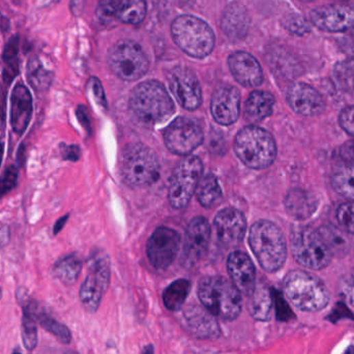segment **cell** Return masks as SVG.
I'll use <instances>...</instances> for the list:
<instances>
[{
    "label": "cell",
    "instance_id": "680465c9",
    "mask_svg": "<svg viewBox=\"0 0 354 354\" xmlns=\"http://www.w3.org/2000/svg\"><path fill=\"white\" fill-rule=\"evenodd\" d=\"M1 296H3V289L0 287V299H1Z\"/></svg>",
    "mask_w": 354,
    "mask_h": 354
},
{
    "label": "cell",
    "instance_id": "11a10c76",
    "mask_svg": "<svg viewBox=\"0 0 354 354\" xmlns=\"http://www.w3.org/2000/svg\"><path fill=\"white\" fill-rule=\"evenodd\" d=\"M344 354H354V346H350Z\"/></svg>",
    "mask_w": 354,
    "mask_h": 354
},
{
    "label": "cell",
    "instance_id": "681fc988",
    "mask_svg": "<svg viewBox=\"0 0 354 354\" xmlns=\"http://www.w3.org/2000/svg\"><path fill=\"white\" fill-rule=\"evenodd\" d=\"M349 315H351V312L348 309V307H344L343 311H340V303H337L335 309H333V314H331V320H338V319H341L342 317H348Z\"/></svg>",
    "mask_w": 354,
    "mask_h": 354
},
{
    "label": "cell",
    "instance_id": "ffe728a7",
    "mask_svg": "<svg viewBox=\"0 0 354 354\" xmlns=\"http://www.w3.org/2000/svg\"><path fill=\"white\" fill-rule=\"evenodd\" d=\"M186 329L200 340H216L220 336V325L216 316L199 305H191L183 309Z\"/></svg>",
    "mask_w": 354,
    "mask_h": 354
},
{
    "label": "cell",
    "instance_id": "277c9868",
    "mask_svg": "<svg viewBox=\"0 0 354 354\" xmlns=\"http://www.w3.org/2000/svg\"><path fill=\"white\" fill-rule=\"evenodd\" d=\"M283 288L289 301L303 312H318L327 307L331 299L325 283L305 270L288 273L283 282Z\"/></svg>",
    "mask_w": 354,
    "mask_h": 354
},
{
    "label": "cell",
    "instance_id": "6125c7cd",
    "mask_svg": "<svg viewBox=\"0 0 354 354\" xmlns=\"http://www.w3.org/2000/svg\"><path fill=\"white\" fill-rule=\"evenodd\" d=\"M351 276L353 277V278H354V268H353V270H352Z\"/></svg>",
    "mask_w": 354,
    "mask_h": 354
},
{
    "label": "cell",
    "instance_id": "83f0119b",
    "mask_svg": "<svg viewBox=\"0 0 354 354\" xmlns=\"http://www.w3.org/2000/svg\"><path fill=\"white\" fill-rule=\"evenodd\" d=\"M275 97L265 90L251 92L244 104V117L251 123H259L268 118L274 111Z\"/></svg>",
    "mask_w": 354,
    "mask_h": 354
},
{
    "label": "cell",
    "instance_id": "e575fe53",
    "mask_svg": "<svg viewBox=\"0 0 354 354\" xmlns=\"http://www.w3.org/2000/svg\"><path fill=\"white\" fill-rule=\"evenodd\" d=\"M147 5L145 0H125L117 14L121 22L131 25L140 24L147 17Z\"/></svg>",
    "mask_w": 354,
    "mask_h": 354
},
{
    "label": "cell",
    "instance_id": "1f68e13d",
    "mask_svg": "<svg viewBox=\"0 0 354 354\" xmlns=\"http://www.w3.org/2000/svg\"><path fill=\"white\" fill-rule=\"evenodd\" d=\"M198 201L203 207H214L222 197V190L218 179L212 173L206 174L200 179L196 189Z\"/></svg>",
    "mask_w": 354,
    "mask_h": 354
},
{
    "label": "cell",
    "instance_id": "7a4b0ae2",
    "mask_svg": "<svg viewBox=\"0 0 354 354\" xmlns=\"http://www.w3.org/2000/svg\"><path fill=\"white\" fill-rule=\"evenodd\" d=\"M249 242L261 268L276 273L284 266L287 259V242L280 228L270 220H260L253 224Z\"/></svg>",
    "mask_w": 354,
    "mask_h": 354
},
{
    "label": "cell",
    "instance_id": "836d02e7",
    "mask_svg": "<svg viewBox=\"0 0 354 354\" xmlns=\"http://www.w3.org/2000/svg\"><path fill=\"white\" fill-rule=\"evenodd\" d=\"M331 185L340 196L354 201V167L347 166L336 171L331 176Z\"/></svg>",
    "mask_w": 354,
    "mask_h": 354
},
{
    "label": "cell",
    "instance_id": "ee69618b",
    "mask_svg": "<svg viewBox=\"0 0 354 354\" xmlns=\"http://www.w3.org/2000/svg\"><path fill=\"white\" fill-rule=\"evenodd\" d=\"M339 123L347 134L354 137V106L346 107L341 111Z\"/></svg>",
    "mask_w": 354,
    "mask_h": 354
},
{
    "label": "cell",
    "instance_id": "9c48e42d",
    "mask_svg": "<svg viewBox=\"0 0 354 354\" xmlns=\"http://www.w3.org/2000/svg\"><path fill=\"white\" fill-rule=\"evenodd\" d=\"M111 72L121 80L136 81L149 68V60L138 42L123 40L112 46L108 53Z\"/></svg>",
    "mask_w": 354,
    "mask_h": 354
},
{
    "label": "cell",
    "instance_id": "4316f807",
    "mask_svg": "<svg viewBox=\"0 0 354 354\" xmlns=\"http://www.w3.org/2000/svg\"><path fill=\"white\" fill-rule=\"evenodd\" d=\"M273 307V289L265 284H256L252 294L249 296L248 311L251 316L255 320L266 323L272 318Z\"/></svg>",
    "mask_w": 354,
    "mask_h": 354
},
{
    "label": "cell",
    "instance_id": "7dc6e473",
    "mask_svg": "<svg viewBox=\"0 0 354 354\" xmlns=\"http://www.w3.org/2000/svg\"><path fill=\"white\" fill-rule=\"evenodd\" d=\"M60 149L62 159L66 160V161L77 162L80 159V149L77 145H66L62 143Z\"/></svg>",
    "mask_w": 354,
    "mask_h": 354
},
{
    "label": "cell",
    "instance_id": "6da1fadb",
    "mask_svg": "<svg viewBox=\"0 0 354 354\" xmlns=\"http://www.w3.org/2000/svg\"><path fill=\"white\" fill-rule=\"evenodd\" d=\"M129 106L139 121L147 125L167 121L175 111V105L161 82L149 80L137 85L129 94Z\"/></svg>",
    "mask_w": 354,
    "mask_h": 354
},
{
    "label": "cell",
    "instance_id": "4dcf8cb0",
    "mask_svg": "<svg viewBox=\"0 0 354 354\" xmlns=\"http://www.w3.org/2000/svg\"><path fill=\"white\" fill-rule=\"evenodd\" d=\"M191 290V282L186 279L174 281L164 290L163 303L166 309L176 312L183 307L188 295Z\"/></svg>",
    "mask_w": 354,
    "mask_h": 354
},
{
    "label": "cell",
    "instance_id": "91938a15",
    "mask_svg": "<svg viewBox=\"0 0 354 354\" xmlns=\"http://www.w3.org/2000/svg\"><path fill=\"white\" fill-rule=\"evenodd\" d=\"M12 354H22L21 352H19V351H15V352H13V353Z\"/></svg>",
    "mask_w": 354,
    "mask_h": 354
},
{
    "label": "cell",
    "instance_id": "30bf717a",
    "mask_svg": "<svg viewBox=\"0 0 354 354\" xmlns=\"http://www.w3.org/2000/svg\"><path fill=\"white\" fill-rule=\"evenodd\" d=\"M203 164L195 155H188L179 162L170 179L168 200L174 210H183L191 201L202 177Z\"/></svg>",
    "mask_w": 354,
    "mask_h": 354
},
{
    "label": "cell",
    "instance_id": "f546056e",
    "mask_svg": "<svg viewBox=\"0 0 354 354\" xmlns=\"http://www.w3.org/2000/svg\"><path fill=\"white\" fill-rule=\"evenodd\" d=\"M83 263L77 254L66 255L54 265L53 275L66 286H72L78 280Z\"/></svg>",
    "mask_w": 354,
    "mask_h": 354
},
{
    "label": "cell",
    "instance_id": "c3c4849f",
    "mask_svg": "<svg viewBox=\"0 0 354 354\" xmlns=\"http://www.w3.org/2000/svg\"><path fill=\"white\" fill-rule=\"evenodd\" d=\"M77 118H78L79 123L80 125L84 127L85 131H90V116H88V112H87V109L85 108L84 106H79L76 110Z\"/></svg>",
    "mask_w": 354,
    "mask_h": 354
},
{
    "label": "cell",
    "instance_id": "484cf974",
    "mask_svg": "<svg viewBox=\"0 0 354 354\" xmlns=\"http://www.w3.org/2000/svg\"><path fill=\"white\" fill-rule=\"evenodd\" d=\"M16 296H17L18 303L21 305L22 307V341H23L24 347L26 348V350L31 352L38 346V325L34 313H32L31 307L28 303L29 296H28L25 288H18Z\"/></svg>",
    "mask_w": 354,
    "mask_h": 354
},
{
    "label": "cell",
    "instance_id": "d6986e66",
    "mask_svg": "<svg viewBox=\"0 0 354 354\" xmlns=\"http://www.w3.org/2000/svg\"><path fill=\"white\" fill-rule=\"evenodd\" d=\"M286 99L290 108L301 116H315L325 108V99L320 92L307 83L291 85L287 90Z\"/></svg>",
    "mask_w": 354,
    "mask_h": 354
},
{
    "label": "cell",
    "instance_id": "52a82bcc",
    "mask_svg": "<svg viewBox=\"0 0 354 354\" xmlns=\"http://www.w3.org/2000/svg\"><path fill=\"white\" fill-rule=\"evenodd\" d=\"M293 258L303 268L321 270L329 266L333 252L319 229L309 226L293 228L290 236Z\"/></svg>",
    "mask_w": 354,
    "mask_h": 354
},
{
    "label": "cell",
    "instance_id": "8992f818",
    "mask_svg": "<svg viewBox=\"0 0 354 354\" xmlns=\"http://www.w3.org/2000/svg\"><path fill=\"white\" fill-rule=\"evenodd\" d=\"M171 36L175 45L191 58L202 60L210 55L216 36L210 25L200 18L181 15L171 24Z\"/></svg>",
    "mask_w": 354,
    "mask_h": 354
},
{
    "label": "cell",
    "instance_id": "cb8c5ba5",
    "mask_svg": "<svg viewBox=\"0 0 354 354\" xmlns=\"http://www.w3.org/2000/svg\"><path fill=\"white\" fill-rule=\"evenodd\" d=\"M251 19L248 11L240 3L228 5L220 18L222 31L232 42H238L246 38L250 29Z\"/></svg>",
    "mask_w": 354,
    "mask_h": 354
},
{
    "label": "cell",
    "instance_id": "7c38bea8",
    "mask_svg": "<svg viewBox=\"0 0 354 354\" xmlns=\"http://www.w3.org/2000/svg\"><path fill=\"white\" fill-rule=\"evenodd\" d=\"M201 125L195 119L177 117L164 131L166 147L174 155L188 157L203 143Z\"/></svg>",
    "mask_w": 354,
    "mask_h": 354
},
{
    "label": "cell",
    "instance_id": "8d00e7d4",
    "mask_svg": "<svg viewBox=\"0 0 354 354\" xmlns=\"http://www.w3.org/2000/svg\"><path fill=\"white\" fill-rule=\"evenodd\" d=\"M333 73L336 81L342 90L354 92V58L338 62Z\"/></svg>",
    "mask_w": 354,
    "mask_h": 354
},
{
    "label": "cell",
    "instance_id": "f5cc1de1",
    "mask_svg": "<svg viewBox=\"0 0 354 354\" xmlns=\"http://www.w3.org/2000/svg\"><path fill=\"white\" fill-rule=\"evenodd\" d=\"M142 354H155V348L153 345L145 346Z\"/></svg>",
    "mask_w": 354,
    "mask_h": 354
},
{
    "label": "cell",
    "instance_id": "8fae6325",
    "mask_svg": "<svg viewBox=\"0 0 354 354\" xmlns=\"http://www.w3.org/2000/svg\"><path fill=\"white\" fill-rule=\"evenodd\" d=\"M90 273L80 287L81 303L85 311L94 314L100 307L103 296L110 285L111 270L108 257L104 253L94 255L88 261Z\"/></svg>",
    "mask_w": 354,
    "mask_h": 354
},
{
    "label": "cell",
    "instance_id": "7402d4cb",
    "mask_svg": "<svg viewBox=\"0 0 354 354\" xmlns=\"http://www.w3.org/2000/svg\"><path fill=\"white\" fill-rule=\"evenodd\" d=\"M228 66L236 82L242 86L257 87L262 84V68L252 54L234 52L228 58Z\"/></svg>",
    "mask_w": 354,
    "mask_h": 354
},
{
    "label": "cell",
    "instance_id": "9f6ffc18",
    "mask_svg": "<svg viewBox=\"0 0 354 354\" xmlns=\"http://www.w3.org/2000/svg\"><path fill=\"white\" fill-rule=\"evenodd\" d=\"M64 354H79L78 352L74 351V350H68V351L64 352Z\"/></svg>",
    "mask_w": 354,
    "mask_h": 354
},
{
    "label": "cell",
    "instance_id": "2e32d148",
    "mask_svg": "<svg viewBox=\"0 0 354 354\" xmlns=\"http://www.w3.org/2000/svg\"><path fill=\"white\" fill-rule=\"evenodd\" d=\"M181 264L192 268L197 264L208 250L210 240V226L203 216L193 218L186 229Z\"/></svg>",
    "mask_w": 354,
    "mask_h": 354
},
{
    "label": "cell",
    "instance_id": "3957f363",
    "mask_svg": "<svg viewBox=\"0 0 354 354\" xmlns=\"http://www.w3.org/2000/svg\"><path fill=\"white\" fill-rule=\"evenodd\" d=\"M242 295L236 285L224 277H205L198 285V297L203 307L222 320L238 318L242 309Z\"/></svg>",
    "mask_w": 354,
    "mask_h": 354
},
{
    "label": "cell",
    "instance_id": "d6a6232c",
    "mask_svg": "<svg viewBox=\"0 0 354 354\" xmlns=\"http://www.w3.org/2000/svg\"><path fill=\"white\" fill-rule=\"evenodd\" d=\"M26 76L32 88L38 92H44L49 90L53 78L52 73L46 70L45 66H42V62L36 58H30L28 60Z\"/></svg>",
    "mask_w": 354,
    "mask_h": 354
},
{
    "label": "cell",
    "instance_id": "d590c367",
    "mask_svg": "<svg viewBox=\"0 0 354 354\" xmlns=\"http://www.w3.org/2000/svg\"><path fill=\"white\" fill-rule=\"evenodd\" d=\"M18 36H14L5 46L3 52V62H5V71H3V80L10 85L13 79L19 73L18 66Z\"/></svg>",
    "mask_w": 354,
    "mask_h": 354
},
{
    "label": "cell",
    "instance_id": "94428289",
    "mask_svg": "<svg viewBox=\"0 0 354 354\" xmlns=\"http://www.w3.org/2000/svg\"><path fill=\"white\" fill-rule=\"evenodd\" d=\"M73 1H74V3H76V1H77L76 7H78V1H79V0H73Z\"/></svg>",
    "mask_w": 354,
    "mask_h": 354
},
{
    "label": "cell",
    "instance_id": "ab89813d",
    "mask_svg": "<svg viewBox=\"0 0 354 354\" xmlns=\"http://www.w3.org/2000/svg\"><path fill=\"white\" fill-rule=\"evenodd\" d=\"M125 0H100L97 15L101 21L106 22L107 20L112 19L118 14L119 10L123 7Z\"/></svg>",
    "mask_w": 354,
    "mask_h": 354
},
{
    "label": "cell",
    "instance_id": "9a60e30c",
    "mask_svg": "<svg viewBox=\"0 0 354 354\" xmlns=\"http://www.w3.org/2000/svg\"><path fill=\"white\" fill-rule=\"evenodd\" d=\"M181 246L179 232L169 227H159L147 242V257L157 270H164L174 262Z\"/></svg>",
    "mask_w": 354,
    "mask_h": 354
},
{
    "label": "cell",
    "instance_id": "6f0895ef",
    "mask_svg": "<svg viewBox=\"0 0 354 354\" xmlns=\"http://www.w3.org/2000/svg\"><path fill=\"white\" fill-rule=\"evenodd\" d=\"M301 1H303V3H313L315 0H301Z\"/></svg>",
    "mask_w": 354,
    "mask_h": 354
},
{
    "label": "cell",
    "instance_id": "4fadbf2b",
    "mask_svg": "<svg viewBox=\"0 0 354 354\" xmlns=\"http://www.w3.org/2000/svg\"><path fill=\"white\" fill-rule=\"evenodd\" d=\"M167 80L172 94L183 108L194 111L201 106V86L191 68L175 66L168 73Z\"/></svg>",
    "mask_w": 354,
    "mask_h": 354
},
{
    "label": "cell",
    "instance_id": "f907efd6",
    "mask_svg": "<svg viewBox=\"0 0 354 354\" xmlns=\"http://www.w3.org/2000/svg\"><path fill=\"white\" fill-rule=\"evenodd\" d=\"M9 238V228L7 226H0V244H7Z\"/></svg>",
    "mask_w": 354,
    "mask_h": 354
},
{
    "label": "cell",
    "instance_id": "ac0fdd59",
    "mask_svg": "<svg viewBox=\"0 0 354 354\" xmlns=\"http://www.w3.org/2000/svg\"><path fill=\"white\" fill-rule=\"evenodd\" d=\"M210 112L220 125H231L240 114V94L236 87L226 85L214 90L210 100Z\"/></svg>",
    "mask_w": 354,
    "mask_h": 354
},
{
    "label": "cell",
    "instance_id": "f1b7e54d",
    "mask_svg": "<svg viewBox=\"0 0 354 354\" xmlns=\"http://www.w3.org/2000/svg\"><path fill=\"white\" fill-rule=\"evenodd\" d=\"M28 303L31 307L36 323L42 329L51 333L58 339V342L64 344V345H68L72 342V333L66 325H62V323L56 320L52 315L46 312L45 309L40 307V303L36 299L29 297Z\"/></svg>",
    "mask_w": 354,
    "mask_h": 354
},
{
    "label": "cell",
    "instance_id": "e0dca14e",
    "mask_svg": "<svg viewBox=\"0 0 354 354\" xmlns=\"http://www.w3.org/2000/svg\"><path fill=\"white\" fill-rule=\"evenodd\" d=\"M214 226L218 242L227 248H234L244 240L246 220L240 210L224 208L214 218Z\"/></svg>",
    "mask_w": 354,
    "mask_h": 354
},
{
    "label": "cell",
    "instance_id": "816d5d0a",
    "mask_svg": "<svg viewBox=\"0 0 354 354\" xmlns=\"http://www.w3.org/2000/svg\"><path fill=\"white\" fill-rule=\"evenodd\" d=\"M68 216L66 214V216H62V218H60V220L56 222L55 225H54L53 228V233L58 234L60 231H62V228L64 227V225H66V220H68Z\"/></svg>",
    "mask_w": 354,
    "mask_h": 354
},
{
    "label": "cell",
    "instance_id": "60d3db41",
    "mask_svg": "<svg viewBox=\"0 0 354 354\" xmlns=\"http://www.w3.org/2000/svg\"><path fill=\"white\" fill-rule=\"evenodd\" d=\"M18 183V169L16 166H10L0 179V198L9 194Z\"/></svg>",
    "mask_w": 354,
    "mask_h": 354
},
{
    "label": "cell",
    "instance_id": "5b68a950",
    "mask_svg": "<svg viewBox=\"0 0 354 354\" xmlns=\"http://www.w3.org/2000/svg\"><path fill=\"white\" fill-rule=\"evenodd\" d=\"M234 151L246 167L262 170L270 167L276 160V141L266 129L248 125L236 134Z\"/></svg>",
    "mask_w": 354,
    "mask_h": 354
},
{
    "label": "cell",
    "instance_id": "74e56055",
    "mask_svg": "<svg viewBox=\"0 0 354 354\" xmlns=\"http://www.w3.org/2000/svg\"><path fill=\"white\" fill-rule=\"evenodd\" d=\"M337 220L342 229L354 236V201L341 204L337 210Z\"/></svg>",
    "mask_w": 354,
    "mask_h": 354
},
{
    "label": "cell",
    "instance_id": "ba28073f",
    "mask_svg": "<svg viewBox=\"0 0 354 354\" xmlns=\"http://www.w3.org/2000/svg\"><path fill=\"white\" fill-rule=\"evenodd\" d=\"M159 159L153 149L141 143L129 145L123 151L121 175L129 187L141 188L153 185L159 179Z\"/></svg>",
    "mask_w": 354,
    "mask_h": 354
},
{
    "label": "cell",
    "instance_id": "b9f144b4",
    "mask_svg": "<svg viewBox=\"0 0 354 354\" xmlns=\"http://www.w3.org/2000/svg\"><path fill=\"white\" fill-rule=\"evenodd\" d=\"M284 27L286 28L291 34H297V36H303L309 31V24L307 23L303 17L299 15H290L285 19Z\"/></svg>",
    "mask_w": 354,
    "mask_h": 354
},
{
    "label": "cell",
    "instance_id": "7bdbcfd3",
    "mask_svg": "<svg viewBox=\"0 0 354 354\" xmlns=\"http://www.w3.org/2000/svg\"><path fill=\"white\" fill-rule=\"evenodd\" d=\"M87 88L94 97L97 104L102 108L107 109L106 96H105L104 88H103L101 81L97 77H92L87 82Z\"/></svg>",
    "mask_w": 354,
    "mask_h": 354
},
{
    "label": "cell",
    "instance_id": "44dd1931",
    "mask_svg": "<svg viewBox=\"0 0 354 354\" xmlns=\"http://www.w3.org/2000/svg\"><path fill=\"white\" fill-rule=\"evenodd\" d=\"M227 270L240 292L250 296L256 287V270L250 257L240 251L232 252L228 257Z\"/></svg>",
    "mask_w": 354,
    "mask_h": 354
},
{
    "label": "cell",
    "instance_id": "5bb4252c",
    "mask_svg": "<svg viewBox=\"0 0 354 354\" xmlns=\"http://www.w3.org/2000/svg\"><path fill=\"white\" fill-rule=\"evenodd\" d=\"M309 21L325 32H346L354 29V5L333 3L316 8L309 13Z\"/></svg>",
    "mask_w": 354,
    "mask_h": 354
},
{
    "label": "cell",
    "instance_id": "d4e9b609",
    "mask_svg": "<svg viewBox=\"0 0 354 354\" xmlns=\"http://www.w3.org/2000/svg\"><path fill=\"white\" fill-rule=\"evenodd\" d=\"M285 208L296 220H307L316 212L318 201L314 195L301 189H292L285 197Z\"/></svg>",
    "mask_w": 354,
    "mask_h": 354
},
{
    "label": "cell",
    "instance_id": "db71d44e",
    "mask_svg": "<svg viewBox=\"0 0 354 354\" xmlns=\"http://www.w3.org/2000/svg\"><path fill=\"white\" fill-rule=\"evenodd\" d=\"M3 153H5V144L0 141V165H1V161H3Z\"/></svg>",
    "mask_w": 354,
    "mask_h": 354
},
{
    "label": "cell",
    "instance_id": "bcb514c9",
    "mask_svg": "<svg viewBox=\"0 0 354 354\" xmlns=\"http://www.w3.org/2000/svg\"><path fill=\"white\" fill-rule=\"evenodd\" d=\"M342 294L345 296L346 301L349 305L354 307V278L352 276L344 278L340 283Z\"/></svg>",
    "mask_w": 354,
    "mask_h": 354
},
{
    "label": "cell",
    "instance_id": "603a6c76",
    "mask_svg": "<svg viewBox=\"0 0 354 354\" xmlns=\"http://www.w3.org/2000/svg\"><path fill=\"white\" fill-rule=\"evenodd\" d=\"M31 115V94L25 85L19 83L11 94V125L16 134H23L29 125Z\"/></svg>",
    "mask_w": 354,
    "mask_h": 354
},
{
    "label": "cell",
    "instance_id": "f35d334b",
    "mask_svg": "<svg viewBox=\"0 0 354 354\" xmlns=\"http://www.w3.org/2000/svg\"><path fill=\"white\" fill-rule=\"evenodd\" d=\"M273 296H274V307L276 309L277 319L282 323H288L291 319L294 318V313L289 307L284 295L280 291L273 289Z\"/></svg>",
    "mask_w": 354,
    "mask_h": 354
},
{
    "label": "cell",
    "instance_id": "f6af8a7d",
    "mask_svg": "<svg viewBox=\"0 0 354 354\" xmlns=\"http://www.w3.org/2000/svg\"><path fill=\"white\" fill-rule=\"evenodd\" d=\"M340 159L345 162L348 166L354 167V139L347 141L341 145L338 151Z\"/></svg>",
    "mask_w": 354,
    "mask_h": 354
}]
</instances>
